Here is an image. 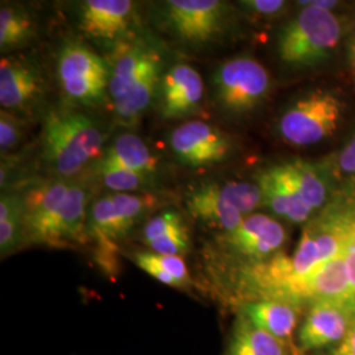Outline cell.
Here are the masks:
<instances>
[{
  "mask_svg": "<svg viewBox=\"0 0 355 355\" xmlns=\"http://www.w3.org/2000/svg\"><path fill=\"white\" fill-rule=\"evenodd\" d=\"M70 186L64 179H55L35 186L23 196L24 242L53 248L60 208Z\"/></svg>",
  "mask_w": 355,
  "mask_h": 355,
  "instance_id": "obj_11",
  "label": "cell"
},
{
  "mask_svg": "<svg viewBox=\"0 0 355 355\" xmlns=\"http://www.w3.org/2000/svg\"><path fill=\"white\" fill-rule=\"evenodd\" d=\"M111 196L114 202V212L119 217L125 234L140 221L142 216L146 214V211L154 203L150 196L132 195L129 192H119Z\"/></svg>",
  "mask_w": 355,
  "mask_h": 355,
  "instance_id": "obj_28",
  "label": "cell"
},
{
  "mask_svg": "<svg viewBox=\"0 0 355 355\" xmlns=\"http://www.w3.org/2000/svg\"><path fill=\"white\" fill-rule=\"evenodd\" d=\"M158 54L144 44H121L116 48L108 94L112 102L130 89L135 79Z\"/></svg>",
  "mask_w": 355,
  "mask_h": 355,
  "instance_id": "obj_22",
  "label": "cell"
},
{
  "mask_svg": "<svg viewBox=\"0 0 355 355\" xmlns=\"http://www.w3.org/2000/svg\"><path fill=\"white\" fill-rule=\"evenodd\" d=\"M284 165L305 204L313 212L325 207L328 200V186L318 168L302 159L292 161Z\"/></svg>",
  "mask_w": 355,
  "mask_h": 355,
  "instance_id": "obj_25",
  "label": "cell"
},
{
  "mask_svg": "<svg viewBox=\"0 0 355 355\" xmlns=\"http://www.w3.org/2000/svg\"><path fill=\"white\" fill-rule=\"evenodd\" d=\"M24 124L16 114L1 110L0 112V152L6 155L13 150L23 139Z\"/></svg>",
  "mask_w": 355,
  "mask_h": 355,
  "instance_id": "obj_30",
  "label": "cell"
},
{
  "mask_svg": "<svg viewBox=\"0 0 355 355\" xmlns=\"http://www.w3.org/2000/svg\"><path fill=\"white\" fill-rule=\"evenodd\" d=\"M243 8L258 16H275L282 12L287 1L283 0H246L240 3Z\"/></svg>",
  "mask_w": 355,
  "mask_h": 355,
  "instance_id": "obj_31",
  "label": "cell"
},
{
  "mask_svg": "<svg viewBox=\"0 0 355 355\" xmlns=\"http://www.w3.org/2000/svg\"><path fill=\"white\" fill-rule=\"evenodd\" d=\"M105 135L89 114L51 111L42 128V157L58 177H74L104 152Z\"/></svg>",
  "mask_w": 355,
  "mask_h": 355,
  "instance_id": "obj_1",
  "label": "cell"
},
{
  "mask_svg": "<svg viewBox=\"0 0 355 355\" xmlns=\"http://www.w3.org/2000/svg\"><path fill=\"white\" fill-rule=\"evenodd\" d=\"M304 8L282 29L278 54L284 64L305 67L322 62L341 38V23L328 10L302 1Z\"/></svg>",
  "mask_w": 355,
  "mask_h": 355,
  "instance_id": "obj_2",
  "label": "cell"
},
{
  "mask_svg": "<svg viewBox=\"0 0 355 355\" xmlns=\"http://www.w3.org/2000/svg\"><path fill=\"white\" fill-rule=\"evenodd\" d=\"M78 17L87 37L117 48L132 32L136 6L129 0H86L79 4Z\"/></svg>",
  "mask_w": 355,
  "mask_h": 355,
  "instance_id": "obj_10",
  "label": "cell"
},
{
  "mask_svg": "<svg viewBox=\"0 0 355 355\" xmlns=\"http://www.w3.org/2000/svg\"><path fill=\"white\" fill-rule=\"evenodd\" d=\"M42 78L35 64L23 58L3 57L0 61V104L6 111H23L37 101Z\"/></svg>",
  "mask_w": 355,
  "mask_h": 355,
  "instance_id": "obj_14",
  "label": "cell"
},
{
  "mask_svg": "<svg viewBox=\"0 0 355 355\" xmlns=\"http://www.w3.org/2000/svg\"><path fill=\"white\" fill-rule=\"evenodd\" d=\"M228 7L220 0H167L159 7L166 32L186 46H204L225 29Z\"/></svg>",
  "mask_w": 355,
  "mask_h": 355,
  "instance_id": "obj_3",
  "label": "cell"
},
{
  "mask_svg": "<svg viewBox=\"0 0 355 355\" xmlns=\"http://www.w3.org/2000/svg\"><path fill=\"white\" fill-rule=\"evenodd\" d=\"M257 184L262 192L263 205L272 214L295 224L311 220L313 211L302 199L284 164L262 171L257 178Z\"/></svg>",
  "mask_w": 355,
  "mask_h": 355,
  "instance_id": "obj_13",
  "label": "cell"
},
{
  "mask_svg": "<svg viewBox=\"0 0 355 355\" xmlns=\"http://www.w3.org/2000/svg\"><path fill=\"white\" fill-rule=\"evenodd\" d=\"M137 173L150 183L158 171V161L148 145L135 133H120L98 159Z\"/></svg>",
  "mask_w": 355,
  "mask_h": 355,
  "instance_id": "obj_19",
  "label": "cell"
},
{
  "mask_svg": "<svg viewBox=\"0 0 355 355\" xmlns=\"http://www.w3.org/2000/svg\"><path fill=\"white\" fill-rule=\"evenodd\" d=\"M36 26L31 15L20 6L3 4L0 8V51H10L26 45L35 37Z\"/></svg>",
  "mask_w": 355,
  "mask_h": 355,
  "instance_id": "obj_24",
  "label": "cell"
},
{
  "mask_svg": "<svg viewBox=\"0 0 355 355\" xmlns=\"http://www.w3.org/2000/svg\"><path fill=\"white\" fill-rule=\"evenodd\" d=\"M95 173L102 179L103 184L110 190L116 191V193L141 190L150 183L148 179L141 177L135 171L104 164L102 161L96 162Z\"/></svg>",
  "mask_w": 355,
  "mask_h": 355,
  "instance_id": "obj_27",
  "label": "cell"
},
{
  "mask_svg": "<svg viewBox=\"0 0 355 355\" xmlns=\"http://www.w3.org/2000/svg\"><path fill=\"white\" fill-rule=\"evenodd\" d=\"M347 53H349V61L355 73V36L347 44Z\"/></svg>",
  "mask_w": 355,
  "mask_h": 355,
  "instance_id": "obj_34",
  "label": "cell"
},
{
  "mask_svg": "<svg viewBox=\"0 0 355 355\" xmlns=\"http://www.w3.org/2000/svg\"><path fill=\"white\" fill-rule=\"evenodd\" d=\"M171 152L182 165L202 168L228 158L232 149L228 136L202 120H192L174 128L168 136Z\"/></svg>",
  "mask_w": 355,
  "mask_h": 355,
  "instance_id": "obj_7",
  "label": "cell"
},
{
  "mask_svg": "<svg viewBox=\"0 0 355 355\" xmlns=\"http://www.w3.org/2000/svg\"><path fill=\"white\" fill-rule=\"evenodd\" d=\"M142 242L159 255L182 257L190 250V230L175 209H166L145 224Z\"/></svg>",
  "mask_w": 355,
  "mask_h": 355,
  "instance_id": "obj_17",
  "label": "cell"
},
{
  "mask_svg": "<svg viewBox=\"0 0 355 355\" xmlns=\"http://www.w3.org/2000/svg\"><path fill=\"white\" fill-rule=\"evenodd\" d=\"M223 355H295L288 345L257 328L241 313L234 321Z\"/></svg>",
  "mask_w": 355,
  "mask_h": 355,
  "instance_id": "obj_21",
  "label": "cell"
},
{
  "mask_svg": "<svg viewBox=\"0 0 355 355\" xmlns=\"http://www.w3.org/2000/svg\"><path fill=\"white\" fill-rule=\"evenodd\" d=\"M203 78L187 64L170 67L161 78L158 111L165 119H182L198 112L203 102Z\"/></svg>",
  "mask_w": 355,
  "mask_h": 355,
  "instance_id": "obj_12",
  "label": "cell"
},
{
  "mask_svg": "<svg viewBox=\"0 0 355 355\" xmlns=\"http://www.w3.org/2000/svg\"><path fill=\"white\" fill-rule=\"evenodd\" d=\"M58 80L64 96L80 105H96L105 99L111 67L99 54L79 41H70L58 55Z\"/></svg>",
  "mask_w": 355,
  "mask_h": 355,
  "instance_id": "obj_4",
  "label": "cell"
},
{
  "mask_svg": "<svg viewBox=\"0 0 355 355\" xmlns=\"http://www.w3.org/2000/svg\"><path fill=\"white\" fill-rule=\"evenodd\" d=\"M341 116V101L331 92L316 91L293 103L282 114L280 136L295 146L316 145L336 132Z\"/></svg>",
  "mask_w": 355,
  "mask_h": 355,
  "instance_id": "obj_5",
  "label": "cell"
},
{
  "mask_svg": "<svg viewBox=\"0 0 355 355\" xmlns=\"http://www.w3.org/2000/svg\"><path fill=\"white\" fill-rule=\"evenodd\" d=\"M299 311L300 308L290 303L270 299H255L243 303L239 313L252 321L257 328L288 345L295 355H297L296 345H293L291 338L297 325Z\"/></svg>",
  "mask_w": 355,
  "mask_h": 355,
  "instance_id": "obj_15",
  "label": "cell"
},
{
  "mask_svg": "<svg viewBox=\"0 0 355 355\" xmlns=\"http://www.w3.org/2000/svg\"><path fill=\"white\" fill-rule=\"evenodd\" d=\"M355 321L349 305L320 302L308 306L297 334V355L328 350L341 343Z\"/></svg>",
  "mask_w": 355,
  "mask_h": 355,
  "instance_id": "obj_9",
  "label": "cell"
},
{
  "mask_svg": "<svg viewBox=\"0 0 355 355\" xmlns=\"http://www.w3.org/2000/svg\"><path fill=\"white\" fill-rule=\"evenodd\" d=\"M337 165L345 174L355 177V136L338 154Z\"/></svg>",
  "mask_w": 355,
  "mask_h": 355,
  "instance_id": "obj_32",
  "label": "cell"
},
{
  "mask_svg": "<svg viewBox=\"0 0 355 355\" xmlns=\"http://www.w3.org/2000/svg\"><path fill=\"white\" fill-rule=\"evenodd\" d=\"M223 196L232 204L242 216L253 215L254 211L263 205L262 192L257 183L249 182H225L218 184Z\"/></svg>",
  "mask_w": 355,
  "mask_h": 355,
  "instance_id": "obj_26",
  "label": "cell"
},
{
  "mask_svg": "<svg viewBox=\"0 0 355 355\" xmlns=\"http://www.w3.org/2000/svg\"><path fill=\"white\" fill-rule=\"evenodd\" d=\"M186 207L193 218L208 227L220 229L223 233L234 230L245 218L223 196L218 183H205L191 191L186 196Z\"/></svg>",
  "mask_w": 355,
  "mask_h": 355,
  "instance_id": "obj_16",
  "label": "cell"
},
{
  "mask_svg": "<svg viewBox=\"0 0 355 355\" xmlns=\"http://www.w3.org/2000/svg\"><path fill=\"white\" fill-rule=\"evenodd\" d=\"M322 355H355V321L343 341L325 350Z\"/></svg>",
  "mask_w": 355,
  "mask_h": 355,
  "instance_id": "obj_33",
  "label": "cell"
},
{
  "mask_svg": "<svg viewBox=\"0 0 355 355\" xmlns=\"http://www.w3.org/2000/svg\"><path fill=\"white\" fill-rule=\"evenodd\" d=\"M220 240L230 253L255 265L279 254L287 241V232L272 217L253 214L245 217L234 230L223 233Z\"/></svg>",
  "mask_w": 355,
  "mask_h": 355,
  "instance_id": "obj_8",
  "label": "cell"
},
{
  "mask_svg": "<svg viewBox=\"0 0 355 355\" xmlns=\"http://www.w3.org/2000/svg\"><path fill=\"white\" fill-rule=\"evenodd\" d=\"M217 103L230 114H248L266 98L270 76L250 57H237L220 64L212 76Z\"/></svg>",
  "mask_w": 355,
  "mask_h": 355,
  "instance_id": "obj_6",
  "label": "cell"
},
{
  "mask_svg": "<svg viewBox=\"0 0 355 355\" xmlns=\"http://www.w3.org/2000/svg\"><path fill=\"white\" fill-rule=\"evenodd\" d=\"M24 242V202L17 193H3L0 199V252L12 253Z\"/></svg>",
  "mask_w": 355,
  "mask_h": 355,
  "instance_id": "obj_23",
  "label": "cell"
},
{
  "mask_svg": "<svg viewBox=\"0 0 355 355\" xmlns=\"http://www.w3.org/2000/svg\"><path fill=\"white\" fill-rule=\"evenodd\" d=\"M87 192L78 184H71L64 203L60 208L53 248H69L80 245L87 237L86 216Z\"/></svg>",
  "mask_w": 355,
  "mask_h": 355,
  "instance_id": "obj_20",
  "label": "cell"
},
{
  "mask_svg": "<svg viewBox=\"0 0 355 355\" xmlns=\"http://www.w3.org/2000/svg\"><path fill=\"white\" fill-rule=\"evenodd\" d=\"M161 78V61L157 55L135 79L130 89L114 101V116L119 123L132 125L140 120L141 116L150 107L153 99L158 95Z\"/></svg>",
  "mask_w": 355,
  "mask_h": 355,
  "instance_id": "obj_18",
  "label": "cell"
},
{
  "mask_svg": "<svg viewBox=\"0 0 355 355\" xmlns=\"http://www.w3.org/2000/svg\"><path fill=\"white\" fill-rule=\"evenodd\" d=\"M346 204H347V217H349V229H347V245L345 253V263L349 278L350 296L355 306V186L343 191Z\"/></svg>",
  "mask_w": 355,
  "mask_h": 355,
  "instance_id": "obj_29",
  "label": "cell"
}]
</instances>
